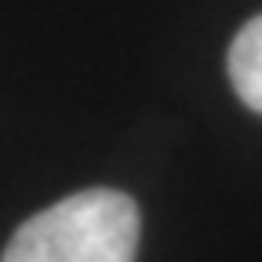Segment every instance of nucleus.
<instances>
[{"label": "nucleus", "mask_w": 262, "mask_h": 262, "mask_svg": "<svg viewBox=\"0 0 262 262\" xmlns=\"http://www.w3.org/2000/svg\"><path fill=\"white\" fill-rule=\"evenodd\" d=\"M139 208L120 189H84L37 211L0 262H135Z\"/></svg>", "instance_id": "1"}, {"label": "nucleus", "mask_w": 262, "mask_h": 262, "mask_svg": "<svg viewBox=\"0 0 262 262\" xmlns=\"http://www.w3.org/2000/svg\"><path fill=\"white\" fill-rule=\"evenodd\" d=\"M226 70L237 98L248 110L262 113V15L241 26V33L229 44Z\"/></svg>", "instance_id": "2"}]
</instances>
